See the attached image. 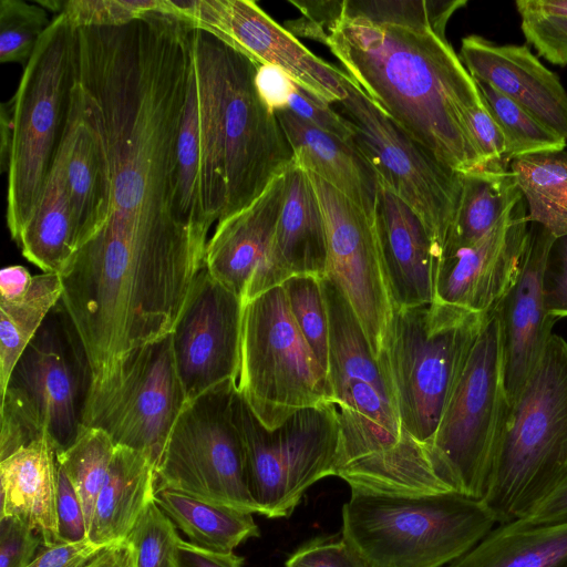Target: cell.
<instances>
[{"label":"cell","instance_id":"4316f807","mask_svg":"<svg viewBox=\"0 0 567 567\" xmlns=\"http://www.w3.org/2000/svg\"><path fill=\"white\" fill-rule=\"evenodd\" d=\"M68 133L66 184L80 248L107 217L110 173L103 144L85 113L76 82Z\"/></svg>","mask_w":567,"mask_h":567},{"label":"cell","instance_id":"c3c4849f","mask_svg":"<svg viewBox=\"0 0 567 567\" xmlns=\"http://www.w3.org/2000/svg\"><path fill=\"white\" fill-rule=\"evenodd\" d=\"M56 516L61 542L73 543L87 539V522L82 502L60 464Z\"/></svg>","mask_w":567,"mask_h":567},{"label":"cell","instance_id":"e0dca14e","mask_svg":"<svg viewBox=\"0 0 567 567\" xmlns=\"http://www.w3.org/2000/svg\"><path fill=\"white\" fill-rule=\"evenodd\" d=\"M307 172V171H306ZM327 233V272L350 302L373 355H381L390 326V295L374 220L317 175L307 172Z\"/></svg>","mask_w":567,"mask_h":567},{"label":"cell","instance_id":"ac0fdd59","mask_svg":"<svg viewBox=\"0 0 567 567\" xmlns=\"http://www.w3.org/2000/svg\"><path fill=\"white\" fill-rule=\"evenodd\" d=\"M243 312V299L204 267L171 332L174 361L187 401L224 382H237Z\"/></svg>","mask_w":567,"mask_h":567},{"label":"cell","instance_id":"8fae6325","mask_svg":"<svg viewBox=\"0 0 567 567\" xmlns=\"http://www.w3.org/2000/svg\"><path fill=\"white\" fill-rule=\"evenodd\" d=\"M187 402L169 333L125 352L92 381L82 424L140 452L157 468Z\"/></svg>","mask_w":567,"mask_h":567},{"label":"cell","instance_id":"b9f144b4","mask_svg":"<svg viewBox=\"0 0 567 567\" xmlns=\"http://www.w3.org/2000/svg\"><path fill=\"white\" fill-rule=\"evenodd\" d=\"M520 28L534 49L553 64H567V17L519 12Z\"/></svg>","mask_w":567,"mask_h":567},{"label":"cell","instance_id":"3957f363","mask_svg":"<svg viewBox=\"0 0 567 567\" xmlns=\"http://www.w3.org/2000/svg\"><path fill=\"white\" fill-rule=\"evenodd\" d=\"M496 519L458 493L398 496L351 491L341 537L365 567H443L477 545Z\"/></svg>","mask_w":567,"mask_h":567},{"label":"cell","instance_id":"f5cc1de1","mask_svg":"<svg viewBox=\"0 0 567 567\" xmlns=\"http://www.w3.org/2000/svg\"><path fill=\"white\" fill-rule=\"evenodd\" d=\"M523 519L532 524L567 523V474Z\"/></svg>","mask_w":567,"mask_h":567},{"label":"cell","instance_id":"ab89813d","mask_svg":"<svg viewBox=\"0 0 567 567\" xmlns=\"http://www.w3.org/2000/svg\"><path fill=\"white\" fill-rule=\"evenodd\" d=\"M176 525L153 501L126 538L131 567H176Z\"/></svg>","mask_w":567,"mask_h":567},{"label":"cell","instance_id":"83f0119b","mask_svg":"<svg viewBox=\"0 0 567 567\" xmlns=\"http://www.w3.org/2000/svg\"><path fill=\"white\" fill-rule=\"evenodd\" d=\"M156 486L154 464L140 452L116 444L94 505L87 539L100 547L125 542L154 501Z\"/></svg>","mask_w":567,"mask_h":567},{"label":"cell","instance_id":"7bdbcfd3","mask_svg":"<svg viewBox=\"0 0 567 567\" xmlns=\"http://www.w3.org/2000/svg\"><path fill=\"white\" fill-rule=\"evenodd\" d=\"M330 105L296 85L287 110L321 131L344 141H352L354 130L351 123Z\"/></svg>","mask_w":567,"mask_h":567},{"label":"cell","instance_id":"7c38bea8","mask_svg":"<svg viewBox=\"0 0 567 567\" xmlns=\"http://www.w3.org/2000/svg\"><path fill=\"white\" fill-rule=\"evenodd\" d=\"M210 35L226 183L223 219L248 206L282 175L293 152L276 113L257 92V65Z\"/></svg>","mask_w":567,"mask_h":567},{"label":"cell","instance_id":"9a60e30c","mask_svg":"<svg viewBox=\"0 0 567 567\" xmlns=\"http://www.w3.org/2000/svg\"><path fill=\"white\" fill-rule=\"evenodd\" d=\"M190 44L192 66L177 142L178 207L185 221L208 233L226 205L212 35L192 28Z\"/></svg>","mask_w":567,"mask_h":567},{"label":"cell","instance_id":"d590c367","mask_svg":"<svg viewBox=\"0 0 567 567\" xmlns=\"http://www.w3.org/2000/svg\"><path fill=\"white\" fill-rule=\"evenodd\" d=\"M115 447L116 444L105 432L83 426L76 441L69 449L58 452V462L82 502L87 532Z\"/></svg>","mask_w":567,"mask_h":567},{"label":"cell","instance_id":"681fc988","mask_svg":"<svg viewBox=\"0 0 567 567\" xmlns=\"http://www.w3.org/2000/svg\"><path fill=\"white\" fill-rule=\"evenodd\" d=\"M103 547L89 539L44 547L27 567H84Z\"/></svg>","mask_w":567,"mask_h":567},{"label":"cell","instance_id":"52a82bcc","mask_svg":"<svg viewBox=\"0 0 567 567\" xmlns=\"http://www.w3.org/2000/svg\"><path fill=\"white\" fill-rule=\"evenodd\" d=\"M508 408L496 307L482 321L427 446L455 493L483 499Z\"/></svg>","mask_w":567,"mask_h":567},{"label":"cell","instance_id":"7dc6e473","mask_svg":"<svg viewBox=\"0 0 567 567\" xmlns=\"http://www.w3.org/2000/svg\"><path fill=\"white\" fill-rule=\"evenodd\" d=\"M468 126L483 168L509 165L504 134L483 102L470 112Z\"/></svg>","mask_w":567,"mask_h":567},{"label":"cell","instance_id":"7402d4cb","mask_svg":"<svg viewBox=\"0 0 567 567\" xmlns=\"http://www.w3.org/2000/svg\"><path fill=\"white\" fill-rule=\"evenodd\" d=\"M328 245L321 207L307 172L295 161L285 172V193L268 259L250 284L244 303L293 276L323 278Z\"/></svg>","mask_w":567,"mask_h":567},{"label":"cell","instance_id":"db71d44e","mask_svg":"<svg viewBox=\"0 0 567 567\" xmlns=\"http://www.w3.org/2000/svg\"><path fill=\"white\" fill-rule=\"evenodd\" d=\"M33 276L20 265H12L0 271V298L11 299L21 296L32 282Z\"/></svg>","mask_w":567,"mask_h":567},{"label":"cell","instance_id":"816d5d0a","mask_svg":"<svg viewBox=\"0 0 567 567\" xmlns=\"http://www.w3.org/2000/svg\"><path fill=\"white\" fill-rule=\"evenodd\" d=\"M243 563L234 551L208 550L182 538L176 549V567H243Z\"/></svg>","mask_w":567,"mask_h":567},{"label":"cell","instance_id":"f35d334b","mask_svg":"<svg viewBox=\"0 0 567 567\" xmlns=\"http://www.w3.org/2000/svg\"><path fill=\"white\" fill-rule=\"evenodd\" d=\"M51 21L47 9L37 2L1 0L0 62L24 66Z\"/></svg>","mask_w":567,"mask_h":567},{"label":"cell","instance_id":"bcb514c9","mask_svg":"<svg viewBox=\"0 0 567 567\" xmlns=\"http://www.w3.org/2000/svg\"><path fill=\"white\" fill-rule=\"evenodd\" d=\"M286 567H365L357 553L341 537L321 539L299 548L286 561Z\"/></svg>","mask_w":567,"mask_h":567},{"label":"cell","instance_id":"11a10c76","mask_svg":"<svg viewBox=\"0 0 567 567\" xmlns=\"http://www.w3.org/2000/svg\"><path fill=\"white\" fill-rule=\"evenodd\" d=\"M14 100L2 102L0 106V168L8 173L13 137Z\"/></svg>","mask_w":567,"mask_h":567},{"label":"cell","instance_id":"74e56055","mask_svg":"<svg viewBox=\"0 0 567 567\" xmlns=\"http://www.w3.org/2000/svg\"><path fill=\"white\" fill-rule=\"evenodd\" d=\"M281 286L301 336L327 374L329 321L321 278L311 275L293 276Z\"/></svg>","mask_w":567,"mask_h":567},{"label":"cell","instance_id":"f1b7e54d","mask_svg":"<svg viewBox=\"0 0 567 567\" xmlns=\"http://www.w3.org/2000/svg\"><path fill=\"white\" fill-rule=\"evenodd\" d=\"M69 143L66 126L41 197L16 243L43 272L60 274L79 249L66 184Z\"/></svg>","mask_w":567,"mask_h":567},{"label":"cell","instance_id":"ee69618b","mask_svg":"<svg viewBox=\"0 0 567 567\" xmlns=\"http://www.w3.org/2000/svg\"><path fill=\"white\" fill-rule=\"evenodd\" d=\"M41 544V536L20 518H0V567H27Z\"/></svg>","mask_w":567,"mask_h":567},{"label":"cell","instance_id":"d4e9b609","mask_svg":"<svg viewBox=\"0 0 567 567\" xmlns=\"http://www.w3.org/2000/svg\"><path fill=\"white\" fill-rule=\"evenodd\" d=\"M275 113L292 148L293 161L375 220L379 177L357 145L315 127L288 110Z\"/></svg>","mask_w":567,"mask_h":567},{"label":"cell","instance_id":"277c9868","mask_svg":"<svg viewBox=\"0 0 567 567\" xmlns=\"http://www.w3.org/2000/svg\"><path fill=\"white\" fill-rule=\"evenodd\" d=\"M92 381L87 354L59 301L16 363L0 400V461L44 435L58 452L69 449L82 431Z\"/></svg>","mask_w":567,"mask_h":567},{"label":"cell","instance_id":"4fadbf2b","mask_svg":"<svg viewBox=\"0 0 567 567\" xmlns=\"http://www.w3.org/2000/svg\"><path fill=\"white\" fill-rule=\"evenodd\" d=\"M341 82L346 97L338 104L354 130L352 142L379 182L420 218L440 258L458 208L463 174L440 162L382 113L344 71Z\"/></svg>","mask_w":567,"mask_h":567},{"label":"cell","instance_id":"5bb4252c","mask_svg":"<svg viewBox=\"0 0 567 567\" xmlns=\"http://www.w3.org/2000/svg\"><path fill=\"white\" fill-rule=\"evenodd\" d=\"M236 381L188 401L156 468L157 486L259 514L247 482L245 450L233 417Z\"/></svg>","mask_w":567,"mask_h":567},{"label":"cell","instance_id":"ffe728a7","mask_svg":"<svg viewBox=\"0 0 567 567\" xmlns=\"http://www.w3.org/2000/svg\"><path fill=\"white\" fill-rule=\"evenodd\" d=\"M529 224L517 278L497 306L509 404L539 362L557 321L546 307L543 289L545 261L555 237L540 225Z\"/></svg>","mask_w":567,"mask_h":567},{"label":"cell","instance_id":"4dcf8cb0","mask_svg":"<svg viewBox=\"0 0 567 567\" xmlns=\"http://www.w3.org/2000/svg\"><path fill=\"white\" fill-rule=\"evenodd\" d=\"M446 567H567V523L498 524Z\"/></svg>","mask_w":567,"mask_h":567},{"label":"cell","instance_id":"44dd1931","mask_svg":"<svg viewBox=\"0 0 567 567\" xmlns=\"http://www.w3.org/2000/svg\"><path fill=\"white\" fill-rule=\"evenodd\" d=\"M460 59L487 83L567 141V92L527 45H499L480 35L462 39Z\"/></svg>","mask_w":567,"mask_h":567},{"label":"cell","instance_id":"cb8c5ba5","mask_svg":"<svg viewBox=\"0 0 567 567\" xmlns=\"http://www.w3.org/2000/svg\"><path fill=\"white\" fill-rule=\"evenodd\" d=\"M284 193L285 173L248 206L218 220L207 241L205 268L243 301L270 254Z\"/></svg>","mask_w":567,"mask_h":567},{"label":"cell","instance_id":"f546056e","mask_svg":"<svg viewBox=\"0 0 567 567\" xmlns=\"http://www.w3.org/2000/svg\"><path fill=\"white\" fill-rule=\"evenodd\" d=\"M336 476L351 491L398 496L455 493L441 476L429 447L404 430L398 446L350 463Z\"/></svg>","mask_w":567,"mask_h":567},{"label":"cell","instance_id":"ba28073f","mask_svg":"<svg viewBox=\"0 0 567 567\" xmlns=\"http://www.w3.org/2000/svg\"><path fill=\"white\" fill-rule=\"evenodd\" d=\"M329 321L328 395L337 406V472L398 446L403 430L384 363L377 359L350 302L328 276L321 278Z\"/></svg>","mask_w":567,"mask_h":567},{"label":"cell","instance_id":"f907efd6","mask_svg":"<svg viewBox=\"0 0 567 567\" xmlns=\"http://www.w3.org/2000/svg\"><path fill=\"white\" fill-rule=\"evenodd\" d=\"M257 92L274 112L287 110L289 97L296 87L293 80L274 65H259L255 74Z\"/></svg>","mask_w":567,"mask_h":567},{"label":"cell","instance_id":"d6a6232c","mask_svg":"<svg viewBox=\"0 0 567 567\" xmlns=\"http://www.w3.org/2000/svg\"><path fill=\"white\" fill-rule=\"evenodd\" d=\"M154 501L192 544L208 550L231 553L260 534L251 513L230 506L164 486H156Z\"/></svg>","mask_w":567,"mask_h":567},{"label":"cell","instance_id":"6da1fadb","mask_svg":"<svg viewBox=\"0 0 567 567\" xmlns=\"http://www.w3.org/2000/svg\"><path fill=\"white\" fill-rule=\"evenodd\" d=\"M319 8L315 40L382 113L457 173L483 168L468 126L482 96L445 31L347 13L339 1Z\"/></svg>","mask_w":567,"mask_h":567},{"label":"cell","instance_id":"9c48e42d","mask_svg":"<svg viewBox=\"0 0 567 567\" xmlns=\"http://www.w3.org/2000/svg\"><path fill=\"white\" fill-rule=\"evenodd\" d=\"M237 390L268 430L329 401L327 374L301 336L281 285L244 303Z\"/></svg>","mask_w":567,"mask_h":567},{"label":"cell","instance_id":"603a6c76","mask_svg":"<svg viewBox=\"0 0 567 567\" xmlns=\"http://www.w3.org/2000/svg\"><path fill=\"white\" fill-rule=\"evenodd\" d=\"M374 225L393 305L431 303L437 248L415 213L381 183Z\"/></svg>","mask_w":567,"mask_h":567},{"label":"cell","instance_id":"1f68e13d","mask_svg":"<svg viewBox=\"0 0 567 567\" xmlns=\"http://www.w3.org/2000/svg\"><path fill=\"white\" fill-rule=\"evenodd\" d=\"M522 199L523 195L507 165L463 174L458 208L440 257L477 243Z\"/></svg>","mask_w":567,"mask_h":567},{"label":"cell","instance_id":"f6af8a7d","mask_svg":"<svg viewBox=\"0 0 567 567\" xmlns=\"http://www.w3.org/2000/svg\"><path fill=\"white\" fill-rule=\"evenodd\" d=\"M543 289L546 307L557 320L567 317V236L555 238L545 261Z\"/></svg>","mask_w":567,"mask_h":567},{"label":"cell","instance_id":"2e32d148","mask_svg":"<svg viewBox=\"0 0 567 567\" xmlns=\"http://www.w3.org/2000/svg\"><path fill=\"white\" fill-rule=\"evenodd\" d=\"M175 13L248 58L257 66L274 65L321 101L346 97L342 70L320 59L252 0L174 1Z\"/></svg>","mask_w":567,"mask_h":567},{"label":"cell","instance_id":"5b68a950","mask_svg":"<svg viewBox=\"0 0 567 567\" xmlns=\"http://www.w3.org/2000/svg\"><path fill=\"white\" fill-rule=\"evenodd\" d=\"M76 28L56 14L16 94L6 220L14 243L31 217L65 135L75 83Z\"/></svg>","mask_w":567,"mask_h":567},{"label":"cell","instance_id":"8d00e7d4","mask_svg":"<svg viewBox=\"0 0 567 567\" xmlns=\"http://www.w3.org/2000/svg\"><path fill=\"white\" fill-rule=\"evenodd\" d=\"M475 82L484 105L504 134L508 163L519 156L565 150L567 141L540 123L528 111L487 83Z\"/></svg>","mask_w":567,"mask_h":567},{"label":"cell","instance_id":"60d3db41","mask_svg":"<svg viewBox=\"0 0 567 567\" xmlns=\"http://www.w3.org/2000/svg\"><path fill=\"white\" fill-rule=\"evenodd\" d=\"M153 11L169 13V0H66L62 9L76 29L122 25Z\"/></svg>","mask_w":567,"mask_h":567},{"label":"cell","instance_id":"e575fe53","mask_svg":"<svg viewBox=\"0 0 567 567\" xmlns=\"http://www.w3.org/2000/svg\"><path fill=\"white\" fill-rule=\"evenodd\" d=\"M59 274L33 276L30 287L19 297L0 298V398L11 372L45 318L62 297Z\"/></svg>","mask_w":567,"mask_h":567},{"label":"cell","instance_id":"8992f818","mask_svg":"<svg viewBox=\"0 0 567 567\" xmlns=\"http://www.w3.org/2000/svg\"><path fill=\"white\" fill-rule=\"evenodd\" d=\"M484 317L437 301L393 305L379 360L390 374L402 429L426 446Z\"/></svg>","mask_w":567,"mask_h":567},{"label":"cell","instance_id":"d6986e66","mask_svg":"<svg viewBox=\"0 0 567 567\" xmlns=\"http://www.w3.org/2000/svg\"><path fill=\"white\" fill-rule=\"evenodd\" d=\"M528 224L523 198L477 243L441 256L435 269L433 301L477 315L494 310L517 278Z\"/></svg>","mask_w":567,"mask_h":567},{"label":"cell","instance_id":"30bf717a","mask_svg":"<svg viewBox=\"0 0 567 567\" xmlns=\"http://www.w3.org/2000/svg\"><path fill=\"white\" fill-rule=\"evenodd\" d=\"M231 406L259 515L290 516L311 485L334 476L340 424L332 402L299 410L275 430L262 425L237 389Z\"/></svg>","mask_w":567,"mask_h":567},{"label":"cell","instance_id":"6f0895ef","mask_svg":"<svg viewBox=\"0 0 567 567\" xmlns=\"http://www.w3.org/2000/svg\"><path fill=\"white\" fill-rule=\"evenodd\" d=\"M515 4L518 12L567 17V0H518Z\"/></svg>","mask_w":567,"mask_h":567},{"label":"cell","instance_id":"7a4b0ae2","mask_svg":"<svg viewBox=\"0 0 567 567\" xmlns=\"http://www.w3.org/2000/svg\"><path fill=\"white\" fill-rule=\"evenodd\" d=\"M567 474V341L553 334L509 404L482 502L497 524L525 517Z\"/></svg>","mask_w":567,"mask_h":567},{"label":"cell","instance_id":"836d02e7","mask_svg":"<svg viewBox=\"0 0 567 567\" xmlns=\"http://www.w3.org/2000/svg\"><path fill=\"white\" fill-rule=\"evenodd\" d=\"M509 171L536 223L555 238L567 236V151H548L511 159Z\"/></svg>","mask_w":567,"mask_h":567},{"label":"cell","instance_id":"484cf974","mask_svg":"<svg viewBox=\"0 0 567 567\" xmlns=\"http://www.w3.org/2000/svg\"><path fill=\"white\" fill-rule=\"evenodd\" d=\"M58 482V450L49 435L18 449L0 461V518H20L41 536L43 547L61 543Z\"/></svg>","mask_w":567,"mask_h":567},{"label":"cell","instance_id":"9f6ffc18","mask_svg":"<svg viewBox=\"0 0 567 567\" xmlns=\"http://www.w3.org/2000/svg\"><path fill=\"white\" fill-rule=\"evenodd\" d=\"M84 567H131V549L125 542L103 547Z\"/></svg>","mask_w":567,"mask_h":567}]
</instances>
